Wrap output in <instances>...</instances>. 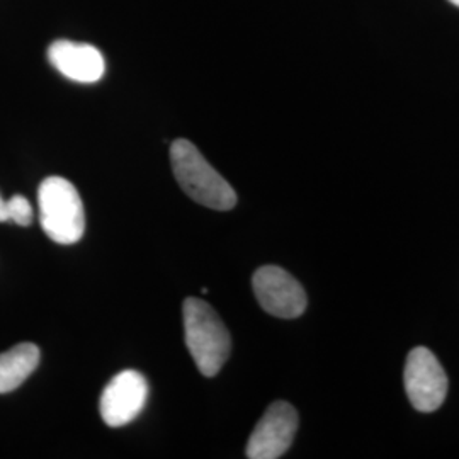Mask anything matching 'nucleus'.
Masks as SVG:
<instances>
[{"instance_id": "obj_1", "label": "nucleus", "mask_w": 459, "mask_h": 459, "mask_svg": "<svg viewBox=\"0 0 459 459\" xmlns=\"http://www.w3.org/2000/svg\"><path fill=\"white\" fill-rule=\"evenodd\" d=\"M170 164L182 191L199 204L216 212H229L237 195L189 140L179 138L170 147Z\"/></svg>"}, {"instance_id": "obj_2", "label": "nucleus", "mask_w": 459, "mask_h": 459, "mask_svg": "<svg viewBox=\"0 0 459 459\" xmlns=\"http://www.w3.org/2000/svg\"><path fill=\"white\" fill-rule=\"evenodd\" d=\"M186 345L201 375L212 377L229 359L231 341L221 318L213 308L197 298H187L182 305Z\"/></svg>"}, {"instance_id": "obj_3", "label": "nucleus", "mask_w": 459, "mask_h": 459, "mask_svg": "<svg viewBox=\"0 0 459 459\" xmlns=\"http://www.w3.org/2000/svg\"><path fill=\"white\" fill-rule=\"evenodd\" d=\"M39 220L45 233L60 246H72L82 238L85 230L82 199L70 181L53 176L38 189Z\"/></svg>"}, {"instance_id": "obj_4", "label": "nucleus", "mask_w": 459, "mask_h": 459, "mask_svg": "<svg viewBox=\"0 0 459 459\" xmlns=\"http://www.w3.org/2000/svg\"><path fill=\"white\" fill-rule=\"evenodd\" d=\"M403 381L413 409L434 411L443 405L447 394V377L443 366L426 347H417L409 354Z\"/></svg>"}, {"instance_id": "obj_5", "label": "nucleus", "mask_w": 459, "mask_h": 459, "mask_svg": "<svg viewBox=\"0 0 459 459\" xmlns=\"http://www.w3.org/2000/svg\"><path fill=\"white\" fill-rule=\"evenodd\" d=\"M252 286L261 307L274 316L296 318L307 310V293L303 286L278 265L257 269Z\"/></svg>"}, {"instance_id": "obj_6", "label": "nucleus", "mask_w": 459, "mask_h": 459, "mask_svg": "<svg viewBox=\"0 0 459 459\" xmlns=\"http://www.w3.org/2000/svg\"><path fill=\"white\" fill-rule=\"evenodd\" d=\"M298 413L286 402H274L247 443V458L278 459L284 456L295 439Z\"/></svg>"}, {"instance_id": "obj_7", "label": "nucleus", "mask_w": 459, "mask_h": 459, "mask_svg": "<svg viewBox=\"0 0 459 459\" xmlns=\"http://www.w3.org/2000/svg\"><path fill=\"white\" fill-rule=\"evenodd\" d=\"M148 383L134 369L116 375L100 394V417L109 427L128 426L145 409Z\"/></svg>"}, {"instance_id": "obj_8", "label": "nucleus", "mask_w": 459, "mask_h": 459, "mask_svg": "<svg viewBox=\"0 0 459 459\" xmlns=\"http://www.w3.org/2000/svg\"><path fill=\"white\" fill-rule=\"evenodd\" d=\"M48 60L64 77L79 83H96L106 74L102 53L92 45L56 39L48 48Z\"/></svg>"}, {"instance_id": "obj_9", "label": "nucleus", "mask_w": 459, "mask_h": 459, "mask_svg": "<svg viewBox=\"0 0 459 459\" xmlns=\"http://www.w3.org/2000/svg\"><path fill=\"white\" fill-rule=\"evenodd\" d=\"M39 364V349L31 342L17 344L0 354V394L14 392Z\"/></svg>"}, {"instance_id": "obj_10", "label": "nucleus", "mask_w": 459, "mask_h": 459, "mask_svg": "<svg viewBox=\"0 0 459 459\" xmlns=\"http://www.w3.org/2000/svg\"><path fill=\"white\" fill-rule=\"evenodd\" d=\"M7 213H9V221H14L21 227H30L33 221V206L26 197L21 195L7 199Z\"/></svg>"}, {"instance_id": "obj_11", "label": "nucleus", "mask_w": 459, "mask_h": 459, "mask_svg": "<svg viewBox=\"0 0 459 459\" xmlns=\"http://www.w3.org/2000/svg\"><path fill=\"white\" fill-rule=\"evenodd\" d=\"M9 221V213H7V201L0 196V223Z\"/></svg>"}, {"instance_id": "obj_12", "label": "nucleus", "mask_w": 459, "mask_h": 459, "mask_svg": "<svg viewBox=\"0 0 459 459\" xmlns=\"http://www.w3.org/2000/svg\"><path fill=\"white\" fill-rule=\"evenodd\" d=\"M449 2H451V4H455L456 7H459V0H449Z\"/></svg>"}]
</instances>
